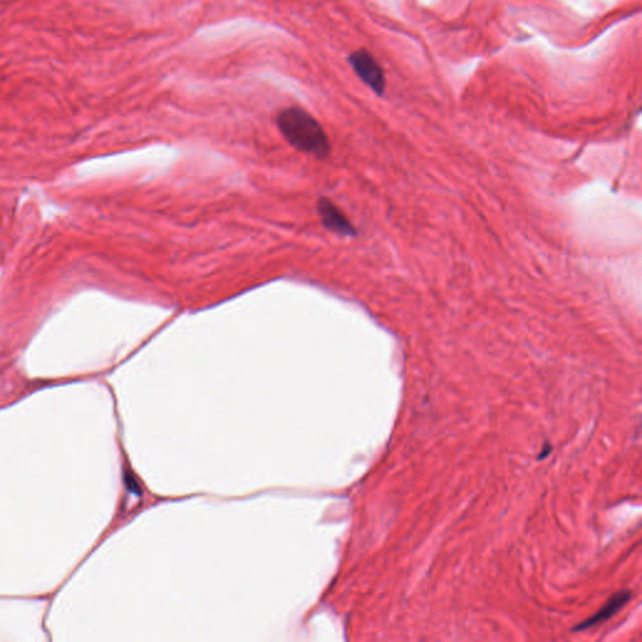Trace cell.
Segmentation results:
<instances>
[{
    "instance_id": "cell-1",
    "label": "cell",
    "mask_w": 642,
    "mask_h": 642,
    "mask_svg": "<svg viewBox=\"0 0 642 642\" xmlns=\"http://www.w3.org/2000/svg\"><path fill=\"white\" fill-rule=\"evenodd\" d=\"M277 129L293 147L316 158H327L330 154V141L325 129L308 110L289 107L281 110L277 118Z\"/></svg>"
},
{
    "instance_id": "cell-2",
    "label": "cell",
    "mask_w": 642,
    "mask_h": 642,
    "mask_svg": "<svg viewBox=\"0 0 642 642\" xmlns=\"http://www.w3.org/2000/svg\"><path fill=\"white\" fill-rule=\"evenodd\" d=\"M355 74L377 94H383L386 90V77L377 59L369 51H356L349 57Z\"/></svg>"
},
{
    "instance_id": "cell-3",
    "label": "cell",
    "mask_w": 642,
    "mask_h": 642,
    "mask_svg": "<svg viewBox=\"0 0 642 642\" xmlns=\"http://www.w3.org/2000/svg\"><path fill=\"white\" fill-rule=\"evenodd\" d=\"M318 213L325 229L341 236H355L356 231L347 216L330 199L318 201Z\"/></svg>"
},
{
    "instance_id": "cell-4",
    "label": "cell",
    "mask_w": 642,
    "mask_h": 642,
    "mask_svg": "<svg viewBox=\"0 0 642 642\" xmlns=\"http://www.w3.org/2000/svg\"><path fill=\"white\" fill-rule=\"evenodd\" d=\"M631 598V592L625 590V591H618L617 593H615L612 598L604 604L602 609L600 610L593 615V616L584 620L581 623H578L576 627H573V631L575 632H581V631H584V629H591L593 626H596L598 623H604L607 621L609 618L616 615L618 611L623 609L625 604H627Z\"/></svg>"
}]
</instances>
